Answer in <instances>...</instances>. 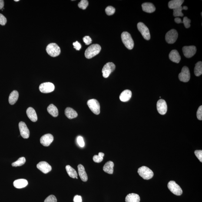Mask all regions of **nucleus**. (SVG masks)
Wrapping results in <instances>:
<instances>
[{
	"instance_id": "36",
	"label": "nucleus",
	"mask_w": 202,
	"mask_h": 202,
	"mask_svg": "<svg viewBox=\"0 0 202 202\" xmlns=\"http://www.w3.org/2000/svg\"><path fill=\"white\" fill-rule=\"evenodd\" d=\"M182 22L184 24L185 27L186 28H190V23H191V20L187 17H184L183 18Z\"/></svg>"
},
{
	"instance_id": "5",
	"label": "nucleus",
	"mask_w": 202,
	"mask_h": 202,
	"mask_svg": "<svg viewBox=\"0 0 202 202\" xmlns=\"http://www.w3.org/2000/svg\"><path fill=\"white\" fill-rule=\"evenodd\" d=\"M87 105L90 109L94 114L98 115L100 113V105L99 103L95 99L88 100L87 103Z\"/></svg>"
},
{
	"instance_id": "26",
	"label": "nucleus",
	"mask_w": 202,
	"mask_h": 202,
	"mask_svg": "<svg viewBox=\"0 0 202 202\" xmlns=\"http://www.w3.org/2000/svg\"><path fill=\"white\" fill-rule=\"evenodd\" d=\"M184 1L182 0H173L168 3L169 8L171 9H175L178 7L182 6Z\"/></svg>"
},
{
	"instance_id": "6",
	"label": "nucleus",
	"mask_w": 202,
	"mask_h": 202,
	"mask_svg": "<svg viewBox=\"0 0 202 202\" xmlns=\"http://www.w3.org/2000/svg\"><path fill=\"white\" fill-rule=\"evenodd\" d=\"M167 187L170 191L175 195L180 196L182 193L183 191L181 187L174 181L169 182Z\"/></svg>"
},
{
	"instance_id": "11",
	"label": "nucleus",
	"mask_w": 202,
	"mask_h": 202,
	"mask_svg": "<svg viewBox=\"0 0 202 202\" xmlns=\"http://www.w3.org/2000/svg\"><path fill=\"white\" fill-rule=\"evenodd\" d=\"M40 91L44 93H48L52 92L55 89V86L51 82H45L42 83L39 87Z\"/></svg>"
},
{
	"instance_id": "20",
	"label": "nucleus",
	"mask_w": 202,
	"mask_h": 202,
	"mask_svg": "<svg viewBox=\"0 0 202 202\" xmlns=\"http://www.w3.org/2000/svg\"><path fill=\"white\" fill-rule=\"evenodd\" d=\"M26 113L28 118L31 121L35 122L38 120V117L36 112L34 109L32 107H30L27 109Z\"/></svg>"
},
{
	"instance_id": "40",
	"label": "nucleus",
	"mask_w": 202,
	"mask_h": 202,
	"mask_svg": "<svg viewBox=\"0 0 202 202\" xmlns=\"http://www.w3.org/2000/svg\"><path fill=\"white\" fill-rule=\"evenodd\" d=\"M7 19L4 15L0 14V25L4 26L7 23Z\"/></svg>"
},
{
	"instance_id": "16",
	"label": "nucleus",
	"mask_w": 202,
	"mask_h": 202,
	"mask_svg": "<svg viewBox=\"0 0 202 202\" xmlns=\"http://www.w3.org/2000/svg\"><path fill=\"white\" fill-rule=\"evenodd\" d=\"M37 168L44 174H47L52 170L51 166L45 161H42L39 163L37 165Z\"/></svg>"
},
{
	"instance_id": "12",
	"label": "nucleus",
	"mask_w": 202,
	"mask_h": 202,
	"mask_svg": "<svg viewBox=\"0 0 202 202\" xmlns=\"http://www.w3.org/2000/svg\"><path fill=\"white\" fill-rule=\"evenodd\" d=\"M182 51L184 56L187 58H190L195 54L197 48L194 46H184L182 48Z\"/></svg>"
},
{
	"instance_id": "42",
	"label": "nucleus",
	"mask_w": 202,
	"mask_h": 202,
	"mask_svg": "<svg viewBox=\"0 0 202 202\" xmlns=\"http://www.w3.org/2000/svg\"><path fill=\"white\" fill-rule=\"evenodd\" d=\"M83 41L85 43L86 45H89L91 44L92 42V39L89 36H85L83 38Z\"/></svg>"
},
{
	"instance_id": "25",
	"label": "nucleus",
	"mask_w": 202,
	"mask_h": 202,
	"mask_svg": "<svg viewBox=\"0 0 202 202\" xmlns=\"http://www.w3.org/2000/svg\"><path fill=\"white\" fill-rule=\"evenodd\" d=\"M140 197L138 194L134 193H130L126 196V202H140Z\"/></svg>"
},
{
	"instance_id": "8",
	"label": "nucleus",
	"mask_w": 202,
	"mask_h": 202,
	"mask_svg": "<svg viewBox=\"0 0 202 202\" xmlns=\"http://www.w3.org/2000/svg\"><path fill=\"white\" fill-rule=\"evenodd\" d=\"M178 34L177 31L175 29H171L166 34V41L168 44H174L178 38Z\"/></svg>"
},
{
	"instance_id": "39",
	"label": "nucleus",
	"mask_w": 202,
	"mask_h": 202,
	"mask_svg": "<svg viewBox=\"0 0 202 202\" xmlns=\"http://www.w3.org/2000/svg\"><path fill=\"white\" fill-rule=\"evenodd\" d=\"M196 157L200 160L201 162H202V150H196L194 152Z\"/></svg>"
},
{
	"instance_id": "35",
	"label": "nucleus",
	"mask_w": 202,
	"mask_h": 202,
	"mask_svg": "<svg viewBox=\"0 0 202 202\" xmlns=\"http://www.w3.org/2000/svg\"><path fill=\"white\" fill-rule=\"evenodd\" d=\"M105 12L107 15H113L115 12V8L112 6H108L106 8Z\"/></svg>"
},
{
	"instance_id": "13",
	"label": "nucleus",
	"mask_w": 202,
	"mask_h": 202,
	"mask_svg": "<svg viewBox=\"0 0 202 202\" xmlns=\"http://www.w3.org/2000/svg\"><path fill=\"white\" fill-rule=\"evenodd\" d=\"M158 111L159 114L164 115L167 112V103L164 100L160 99L158 101L157 104Z\"/></svg>"
},
{
	"instance_id": "28",
	"label": "nucleus",
	"mask_w": 202,
	"mask_h": 202,
	"mask_svg": "<svg viewBox=\"0 0 202 202\" xmlns=\"http://www.w3.org/2000/svg\"><path fill=\"white\" fill-rule=\"evenodd\" d=\"M66 169L67 174L70 177L72 178L78 179V174L76 171L72 167L69 165H67L66 167Z\"/></svg>"
},
{
	"instance_id": "10",
	"label": "nucleus",
	"mask_w": 202,
	"mask_h": 202,
	"mask_svg": "<svg viewBox=\"0 0 202 202\" xmlns=\"http://www.w3.org/2000/svg\"><path fill=\"white\" fill-rule=\"evenodd\" d=\"M190 75L189 68L187 66L183 67L181 72L179 74V78L180 81L187 82L190 81Z\"/></svg>"
},
{
	"instance_id": "32",
	"label": "nucleus",
	"mask_w": 202,
	"mask_h": 202,
	"mask_svg": "<svg viewBox=\"0 0 202 202\" xmlns=\"http://www.w3.org/2000/svg\"><path fill=\"white\" fill-rule=\"evenodd\" d=\"M26 161V160L25 158L24 157L20 158L17 161L12 163V166L14 167L22 166L25 164Z\"/></svg>"
},
{
	"instance_id": "30",
	"label": "nucleus",
	"mask_w": 202,
	"mask_h": 202,
	"mask_svg": "<svg viewBox=\"0 0 202 202\" xmlns=\"http://www.w3.org/2000/svg\"><path fill=\"white\" fill-rule=\"evenodd\" d=\"M188 8L187 6L182 7L180 6L173 9V15L174 17H183V14L182 12V11L183 9L187 10Z\"/></svg>"
},
{
	"instance_id": "22",
	"label": "nucleus",
	"mask_w": 202,
	"mask_h": 202,
	"mask_svg": "<svg viewBox=\"0 0 202 202\" xmlns=\"http://www.w3.org/2000/svg\"><path fill=\"white\" fill-rule=\"evenodd\" d=\"M28 184V181L25 179H19L14 181V187L18 189H21L26 187Z\"/></svg>"
},
{
	"instance_id": "21",
	"label": "nucleus",
	"mask_w": 202,
	"mask_h": 202,
	"mask_svg": "<svg viewBox=\"0 0 202 202\" xmlns=\"http://www.w3.org/2000/svg\"><path fill=\"white\" fill-rule=\"evenodd\" d=\"M143 11L147 13H152L155 11L156 8L154 5L151 3H144L142 5Z\"/></svg>"
},
{
	"instance_id": "9",
	"label": "nucleus",
	"mask_w": 202,
	"mask_h": 202,
	"mask_svg": "<svg viewBox=\"0 0 202 202\" xmlns=\"http://www.w3.org/2000/svg\"><path fill=\"white\" fill-rule=\"evenodd\" d=\"M115 69V66L112 62L107 63L103 67L102 72L103 76L104 78H107L111 73L114 71Z\"/></svg>"
},
{
	"instance_id": "43",
	"label": "nucleus",
	"mask_w": 202,
	"mask_h": 202,
	"mask_svg": "<svg viewBox=\"0 0 202 202\" xmlns=\"http://www.w3.org/2000/svg\"><path fill=\"white\" fill-rule=\"evenodd\" d=\"M73 45L74 46V48L77 50H79L81 49V44L78 42V41L75 42L73 44Z\"/></svg>"
},
{
	"instance_id": "19",
	"label": "nucleus",
	"mask_w": 202,
	"mask_h": 202,
	"mask_svg": "<svg viewBox=\"0 0 202 202\" xmlns=\"http://www.w3.org/2000/svg\"><path fill=\"white\" fill-rule=\"evenodd\" d=\"M131 96V91L130 90H126L122 92L120 94V99L123 102H126L130 100Z\"/></svg>"
},
{
	"instance_id": "18",
	"label": "nucleus",
	"mask_w": 202,
	"mask_h": 202,
	"mask_svg": "<svg viewBox=\"0 0 202 202\" xmlns=\"http://www.w3.org/2000/svg\"><path fill=\"white\" fill-rule=\"evenodd\" d=\"M78 171L80 178L84 182L88 180V176L85 171V168L82 165L80 164L78 166Z\"/></svg>"
},
{
	"instance_id": "29",
	"label": "nucleus",
	"mask_w": 202,
	"mask_h": 202,
	"mask_svg": "<svg viewBox=\"0 0 202 202\" xmlns=\"http://www.w3.org/2000/svg\"><path fill=\"white\" fill-rule=\"evenodd\" d=\"M47 111L51 115L54 117L58 116V111L57 107L53 104H51L47 108Z\"/></svg>"
},
{
	"instance_id": "23",
	"label": "nucleus",
	"mask_w": 202,
	"mask_h": 202,
	"mask_svg": "<svg viewBox=\"0 0 202 202\" xmlns=\"http://www.w3.org/2000/svg\"><path fill=\"white\" fill-rule=\"evenodd\" d=\"M65 114L67 118L69 119L76 118L78 115L77 112L71 107H67L66 109Z\"/></svg>"
},
{
	"instance_id": "31",
	"label": "nucleus",
	"mask_w": 202,
	"mask_h": 202,
	"mask_svg": "<svg viewBox=\"0 0 202 202\" xmlns=\"http://www.w3.org/2000/svg\"><path fill=\"white\" fill-rule=\"evenodd\" d=\"M194 74L196 76L199 77L202 74V63L199 61L195 64L194 69Z\"/></svg>"
},
{
	"instance_id": "37",
	"label": "nucleus",
	"mask_w": 202,
	"mask_h": 202,
	"mask_svg": "<svg viewBox=\"0 0 202 202\" xmlns=\"http://www.w3.org/2000/svg\"><path fill=\"white\" fill-rule=\"evenodd\" d=\"M44 202H57V199L54 195H50L47 197Z\"/></svg>"
},
{
	"instance_id": "3",
	"label": "nucleus",
	"mask_w": 202,
	"mask_h": 202,
	"mask_svg": "<svg viewBox=\"0 0 202 202\" xmlns=\"http://www.w3.org/2000/svg\"><path fill=\"white\" fill-rule=\"evenodd\" d=\"M46 51L48 55L52 57L58 56L61 53L60 47L56 44L54 43L50 44L47 45Z\"/></svg>"
},
{
	"instance_id": "1",
	"label": "nucleus",
	"mask_w": 202,
	"mask_h": 202,
	"mask_svg": "<svg viewBox=\"0 0 202 202\" xmlns=\"http://www.w3.org/2000/svg\"><path fill=\"white\" fill-rule=\"evenodd\" d=\"M101 47L98 44H93L85 50V55L86 58L90 59L99 53Z\"/></svg>"
},
{
	"instance_id": "14",
	"label": "nucleus",
	"mask_w": 202,
	"mask_h": 202,
	"mask_svg": "<svg viewBox=\"0 0 202 202\" xmlns=\"http://www.w3.org/2000/svg\"><path fill=\"white\" fill-rule=\"evenodd\" d=\"M19 128L20 134L23 138L28 139L30 136V131L26 124L23 122H20L19 123Z\"/></svg>"
},
{
	"instance_id": "45",
	"label": "nucleus",
	"mask_w": 202,
	"mask_h": 202,
	"mask_svg": "<svg viewBox=\"0 0 202 202\" xmlns=\"http://www.w3.org/2000/svg\"><path fill=\"white\" fill-rule=\"evenodd\" d=\"M174 21L177 24L182 23H183L182 20L180 18H176L174 19Z\"/></svg>"
},
{
	"instance_id": "34",
	"label": "nucleus",
	"mask_w": 202,
	"mask_h": 202,
	"mask_svg": "<svg viewBox=\"0 0 202 202\" xmlns=\"http://www.w3.org/2000/svg\"><path fill=\"white\" fill-rule=\"evenodd\" d=\"M88 5V2L87 0H82L78 4V6L79 8L82 9H86Z\"/></svg>"
},
{
	"instance_id": "15",
	"label": "nucleus",
	"mask_w": 202,
	"mask_h": 202,
	"mask_svg": "<svg viewBox=\"0 0 202 202\" xmlns=\"http://www.w3.org/2000/svg\"><path fill=\"white\" fill-rule=\"evenodd\" d=\"M54 140V137L52 134H47L43 136L40 139V142L44 147H48Z\"/></svg>"
},
{
	"instance_id": "27",
	"label": "nucleus",
	"mask_w": 202,
	"mask_h": 202,
	"mask_svg": "<svg viewBox=\"0 0 202 202\" xmlns=\"http://www.w3.org/2000/svg\"><path fill=\"white\" fill-rule=\"evenodd\" d=\"M19 97L18 92L14 90L10 94L9 97V102L11 105H13L17 102Z\"/></svg>"
},
{
	"instance_id": "41",
	"label": "nucleus",
	"mask_w": 202,
	"mask_h": 202,
	"mask_svg": "<svg viewBox=\"0 0 202 202\" xmlns=\"http://www.w3.org/2000/svg\"><path fill=\"white\" fill-rule=\"evenodd\" d=\"M197 118L199 120H202V106H201L199 107L198 109L197 110Z\"/></svg>"
},
{
	"instance_id": "44",
	"label": "nucleus",
	"mask_w": 202,
	"mask_h": 202,
	"mask_svg": "<svg viewBox=\"0 0 202 202\" xmlns=\"http://www.w3.org/2000/svg\"><path fill=\"white\" fill-rule=\"evenodd\" d=\"M74 202H82V198L81 196L76 195L74 196Z\"/></svg>"
},
{
	"instance_id": "33",
	"label": "nucleus",
	"mask_w": 202,
	"mask_h": 202,
	"mask_svg": "<svg viewBox=\"0 0 202 202\" xmlns=\"http://www.w3.org/2000/svg\"><path fill=\"white\" fill-rule=\"evenodd\" d=\"M104 153L99 152L98 155H95L93 157V160L94 162L96 163H101L104 160Z\"/></svg>"
},
{
	"instance_id": "47",
	"label": "nucleus",
	"mask_w": 202,
	"mask_h": 202,
	"mask_svg": "<svg viewBox=\"0 0 202 202\" xmlns=\"http://www.w3.org/2000/svg\"><path fill=\"white\" fill-rule=\"evenodd\" d=\"M14 1H15V2H18V1H19V0H14Z\"/></svg>"
},
{
	"instance_id": "38",
	"label": "nucleus",
	"mask_w": 202,
	"mask_h": 202,
	"mask_svg": "<svg viewBox=\"0 0 202 202\" xmlns=\"http://www.w3.org/2000/svg\"><path fill=\"white\" fill-rule=\"evenodd\" d=\"M77 141L79 145L81 147H84L85 146L84 139L81 136H79L77 138Z\"/></svg>"
},
{
	"instance_id": "46",
	"label": "nucleus",
	"mask_w": 202,
	"mask_h": 202,
	"mask_svg": "<svg viewBox=\"0 0 202 202\" xmlns=\"http://www.w3.org/2000/svg\"><path fill=\"white\" fill-rule=\"evenodd\" d=\"M4 5V1L3 0H0V9H2V8H3Z\"/></svg>"
},
{
	"instance_id": "4",
	"label": "nucleus",
	"mask_w": 202,
	"mask_h": 202,
	"mask_svg": "<svg viewBox=\"0 0 202 202\" xmlns=\"http://www.w3.org/2000/svg\"><path fill=\"white\" fill-rule=\"evenodd\" d=\"M139 175L144 179L149 180L152 178L154 176V173L152 170L146 166H142L139 168L138 170Z\"/></svg>"
},
{
	"instance_id": "17",
	"label": "nucleus",
	"mask_w": 202,
	"mask_h": 202,
	"mask_svg": "<svg viewBox=\"0 0 202 202\" xmlns=\"http://www.w3.org/2000/svg\"><path fill=\"white\" fill-rule=\"evenodd\" d=\"M169 57L171 61L177 63H179L181 60V57L178 51L175 50H172L170 52Z\"/></svg>"
},
{
	"instance_id": "24",
	"label": "nucleus",
	"mask_w": 202,
	"mask_h": 202,
	"mask_svg": "<svg viewBox=\"0 0 202 202\" xmlns=\"http://www.w3.org/2000/svg\"><path fill=\"white\" fill-rule=\"evenodd\" d=\"M114 163L112 161L107 162L103 167V170L105 172L109 174H112L114 172Z\"/></svg>"
},
{
	"instance_id": "7",
	"label": "nucleus",
	"mask_w": 202,
	"mask_h": 202,
	"mask_svg": "<svg viewBox=\"0 0 202 202\" xmlns=\"http://www.w3.org/2000/svg\"><path fill=\"white\" fill-rule=\"evenodd\" d=\"M137 28L141 33L144 39L149 40L150 38V31L149 28L144 23L142 22L139 23L137 24Z\"/></svg>"
},
{
	"instance_id": "2",
	"label": "nucleus",
	"mask_w": 202,
	"mask_h": 202,
	"mask_svg": "<svg viewBox=\"0 0 202 202\" xmlns=\"http://www.w3.org/2000/svg\"><path fill=\"white\" fill-rule=\"evenodd\" d=\"M121 39L126 48L129 50L133 49L134 46V41L129 33L124 31L121 34Z\"/></svg>"
}]
</instances>
